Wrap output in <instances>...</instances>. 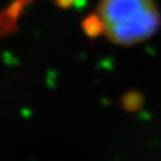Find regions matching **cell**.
Instances as JSON below:
<instances>
[{"label": "cell", "instance_id": "cell-1", "mask_svg": "<svg viewBox=\"0 0 161 161\" xmlns=\"http://www.w3.org/2000/svg\"><path fill=\"white\" fill-rule=\"evenodd\" d=\"M160 24L155 0H100L90 17V31L114 43L131 46L149 38Z\"/></svg>", "mask_w": 161, "mask_h": 161}]
</instances>
